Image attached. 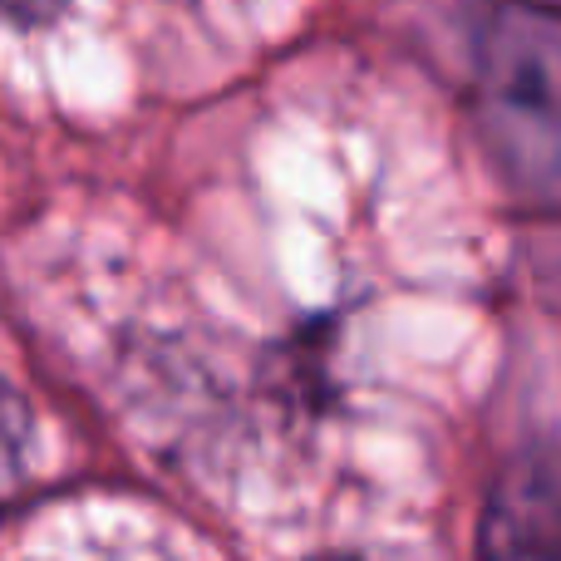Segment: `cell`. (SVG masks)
I'll list each match as a JSON object with an SVG mask.
<instances>
[{
  "label": "cell",
  "instance_id": "cell-2",
  "mask_svg": "<svg viewBox=\"0 0 561 561\" xmlns=\"http://www.w3.org/2000/svg\"><path fill=\"white\" fill-rule=\"evenodd\" d=\"M483 561H561V478L552 463L527 458L497 483Z\"/></svg>",
  "mask_w": 561,
  "mask_h": 561
},
{
  "label": "cell",
  "instance_id": "cell-5",
  "mask_svg": "<svg viewBox=\"0 0 561 561\" xmlns=\"http://www.w3.org/2000/svg\"><path fill=\"white\" fill-rule=\"evenodd\" d=\"M320 561H365V557H320Z\"/></svg>",
  "mask_w": 561,
  "mask_h": 561
},
{
  "label": "cell",
  "instance_id": "cell-4",
  "mask_svg": "<svg viewBox=\"0 0 561 561\" xmlns=\"http://www.w3.org/2000/svg\"><path fill=\"white\" fill-rule=\"evenodd\" d=\"M69 0H0V20L15 30H39V25H55L65 15Z\"/></svg>",
  "mask_w": 561,
  "mask_h": 561
},
{
  "label": "cell",
  "instance_id": "cell-1",
  "mask_svg": "<svg viewBox=\"0 0 561 561\" xmlns=\"http://www.w3.org/2000/svg\"><path fill=\"white\" fill-rule=\"evenodd\" d=\"M473 124L493 173L533 207H561V15L503 0L478 30Z\"/></svg>",
  "mask_w": 561,
  "mask_h": 561
},
{
  "label": "cell",
  "instance_id": "cell-3",
  "mask_svg": "<svg viewBox=\"0 0 561 561\" xmlns=\"http://www.w3.org/2000/svg\"><path fill=\"white\" fill-rule=\"evenodd\" d=\"M30 448H35L30 399L0 375V497L20 488V478H25V468H30Z\"/></svg>",
  "mask_w": 561,
  "mask_h": 561
}]
</instances>
